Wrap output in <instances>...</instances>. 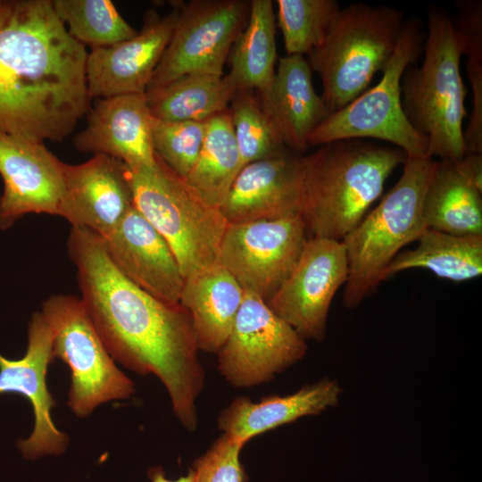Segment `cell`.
Listing matches in <instances>:
<instances>
[{"label":"cell","mask_w":482,"mask_h":482,"mask_svg":"<svg viewBox=\"0 0 482 482\" xmlns=\"http://www.w3.org/2000/svg\"><path fill=\"white\" fill-rule=\"evenodd\" d=\"M54 333L41 312L31 315L28 329V347L23 357L10 360L0 353V395L18 394L31 404L33 430L17 441V448L28 460L59 455L68 447L69 436L55 426L51 411L55 401L48 390L47 370L54 360Z\"/></svg>","instance_id":"5bb4252c"},{"label":"cell","mask_w":482,"mask_h":482,"mask_svg":"<svg viewBox=\"0 0 482 482\" xmlns=\"http://www.w3.org/2000/svg\"><path fill=\"white\" fill-rule=\"evenodd\" d=\"M402 11L363 3L338 12L325 40L308 54L322 84L321 97L331 113L344 108L383 71L404 25Z\"/></svg>","instance_id":"5b68a950"},{"label":"cell","mask_w":482,"mask_h":482,"mask_svg":"<svg viewBox=\"0 0 482 482\" xmlns=\"http://www.w3.org/2000/svg\"><path fill=\"white\" fill-rule=\"evenodd\" d=\"M240 170L229 109L206 120L202 147L185 180L206 203L220 208Z\"/></svg>","instance_id":"83f0119b"},{"label":"cell","mask_w":482,"mask_h":482,"mask_svg":"<svg viewBox=\"0 0 482 482\" xmlns=\"http://www.w3.org/2000/svg\"><path fill=\"white\" fill-rule=\"evenodd\" d=\"M237 88L229 75L187 74L145 92L153 118L206 121L229 110Z\"/></svg>","instance_id":"484cf974"},{"label":"cell","mask_w":482,"mask_h":482,"mask_svg":"<svg viewBox=\"0 0 482 482\" xmlns=\"http://www.w3.org/2000/svg\"><path fill=\"white\" fill-rule=\"evenodd\" d=\"M407 156L399 148L362 139L322 145L303 156L302 217L308 238L342 241L369 212Z\"/></svg>","instance_id":"3957f363"},{"label":"cell","mask_w":482,"mask_h":482,"mask_svg":"<svg viewBox=\"0 0 482 482\" xmlns=\"http://www.w3.org/2000/svg\"><path fill=\"white\" fill-rule=\"evenodd\" d=\"M230 104L241 169L250 162L291 151L278 137L254 91L237 90Z\"/></svg>","instance_id":"4dcf8cb0"},{"label":"cell","mask_w":482,"mask_h":482,"mask_svg":"<svg viewBox=\"0 0 482 482\" xmlns=\"http://www.w3.org/2000/svg\"><path fill=\"white\" fill-rule=\"evenodd\" d=\"M179 11L176 6L164 16L149 11L136 36L111 46L93 48L86 64L90 98L145 94L170 42Z\"/></svg>","instance_id":"2e32d148"},{"label":"cell","mask_w":482,"mask_h":482,"mask_svg":"<svg viewBox=\"0 0 482 482\" xmlns=\"http://www.w3.org/2000/svg\"><path fill=\"white\" fill-rule=\"evenodd\" d=\"M67 250L77 268L80 299L111 356L138 374L155 375L179 420L194 430L204 370L187 312L130 281L113 263L98 234L71 227Z\"/></svg>","instance_id":"6da1fadb"},{"label":"cell","mask_w":482,"mask_h":482,"mask_svg":"<svg viewBox=\"0 0 482 482\" xmlns=\"http://www.w3.org/2000/svg\"><path fill=\"white\" fill-rule=\"evenodd\" d=\"M305 340L260 296L245 292L231 331L218 353V369L237 387L272 379L306 354Z\"/></svg>","instance_id":"8fae6325"},{"label":"cell","mask_w":482,"mask_h":482,"mask_svg":"<svg viewBox=\"0 0 482 482\" xmlns=\"http://www.w3.org/2000/svg\"><path fill=\"white\" fill-rule=\"evenodd\" d=\"M117 268L155 298L179 305L185 278L162 235L134 207L118 226L102 237Z\"/></svg>","instance_id":"d6986e66"},{"label":"cell","mask_w":482,"mask_h":482,"mask_svg":"<svg viewBox=\"0 0 482 482\" xmlns=\"http://www.w3.org/2000/svg\"><path fill=\"white\" fill-rule=\"evenodd\" d=\"M434 160L407 158L401 178L342 240L348 261L343 304L357 307L378 286L381 273L427 229L423 202Z\"/></svg>","instance_id":"8992f818"},{"label":"cell","mask_w":482,"mask_h":482,"mask_svg":"<svg viewBox=\"0 0 482 482\" xmlns=\"http://www.w3.org/2000/svg\"><path fill=\"white\" fill-rule=\"evenodd\" d=\"M277 5L287 55L303 56L320 46L340 11L335 0H278Z\"/></svg>","instance_id":"f546056e"},{"label":"cell","mask_w":482,"mask_h":482,"mask_svg":"<svg viewBox=\"0 0 482 482\" xmlns=\"http://www.w3.org/2000/svg\"><path fill=\"white\" fill-rule=\"evenodd\" d=\"M148 476L152 482H195V473L191 470L186 476H181L178 479L170 480L165 477L163 470L160 467L151 469L148 471Z\"/></svg>","instance_id":"e575fe53"},{"label":"cell","mask_w":482,"mask_h":482,"mask_svg":"<svg viewBox=\"0 0 482 482\" xmlns=\"http://www.w3.org/2000/svg\"><path fill=\"white\" fill-rule=\"evenodd\" d=\"M64 162L44 142L0 133V229L29 213L57 215Z\"/></svg>","instance_id":"9a60e30c"},{"label":"cell","mask_w":482,"mask_h":482,"mask_svg":"<svg viewBox=\"0 0 482 482\" xmlns=\"http://www.w3.org/2000/svg\"><path fill=\"white\" fill-rule=\"evenodd\" d=\"M62 181L58 216L101 237L133 206L128 166L114 157L98 154L80 164L65 163Z\"/></svg>","instance_id":"e0dca14e"},{"label":"cell","mask_w":482,"mask_h":482,"mask_svg":"<svg viewBox=\"0 0 482 482\" xmlns=\"http://www.w3.org/2000/svg\"><path fill=\"white\" fill-rule=\"evenodd\" d=\"M87 58L52 0H0V133L65 139L91 108Z\"/></svg>","instance_id":"7a4b0ae2"},{"label":"cell","mask_w":482,"mask_h":482,"mask_svg":"<svg viewBox=\"0 0 482 482\" xmlns=\"http://www.w3.org/2000/svg\"><path fill=\"white\" fill-rule=\"evenodd\" d=\"M250 2L193 0L181 4L170 42L147 89L187 74L224 75L223 67L244 29Z\"/></svg>","instance_id":"30bf717a"},{"label":"cell","mask_w":482,"mask_h":482,"mask_svg":"<svg viewBox=\"0 0 482 482\" xmlns=\"http://www.w3.org/2000/svg\"><path fill=\"white\" fill-rule=\"evenodd\" d=\"M422 24L405 21L396 48L380 81L344 108L329 114L310 135L308 145L341 139L376 138L403 151L407 158L428 157V141L407 120L402 105L401 81L422 51Z\"/></svg>","instance_id":"ba28073f"},{"label":"cell","mask_w":482,"mask_h":482,"mask_svg":"<svg viewBox=\"0 0 482 482\" xmlns=\"http://www.w3.org/2000/svg\"><path fill=\"white\" fill-rule=\"evenodd\" d=\"M427 229L455 236H482V191L454 162L434 161L423 202Z\"/></svg>","instance_id":"cb8c5ba5"},{"label":"cell","mask_w":482,"mask_h":482,"mask_svg":"<svg viewBox=\"0 0 482 482\" xmlns=\"http://www.w3.org/2000/svg\"><path fill=\"white\" fill-rule=\"evenodd\" d=\"M347 278L344 243L311 237L290 274L266 303L304 340L322 341L332 300Z\"/></svg>","instance_id":"4fadbf2b"},{"label":"cell","mask_w":482,"mask_h":482,"mask_svg":"<svg viewBox=\"0 0 482 482\" xmlns=\"http://www.w3.org/2000/svg\"><path fill=\"white\" fill-rule=\"evenodd\" d=\"M243 446L222 435L194 462L195 482H246L239 459Z\"/></svg>","instance_id":"d6a6232c"},{"label":"cell","mask_w":482,"mask_h":482,"mask_svg":"<svg viewBox=\"0 0 482 482\" xmlns=\"http://www.w3.org/2000/svg\"><path fill=\"white\" fill-rule=\"evenodd\" d=\"M307 239L302 215L229 224L217 263L245 292L267 302L295 266Z\"/></svg>","instance_id":"7c38bea8"},{"label":"cell","mask_w":482,"mask_h":482,"mask_svg":"<svg viewBox=\"0 0 482 482\" xmlns=\"http://www.w3.org/2000/svg\"><path fill=\"white\" fill-rule=\"evenodd\" d=\"M340 395L337 382L324 378L295 393L268 396L258 403L237 397L220 412L218 426L223 435L245 445L261 433L337 406Z\"/></svg>","instance_id":"7402d4cb"},{"label":"cell","mask_w":482,"mask_h":482,"mask_svg":"<svg viewBox=\"0 0 482 482\" xmlns=\"http://www.w3.org/2000/svg\"><path fill=\"white\" fill-rule=\"evenodd\" d=\"M423 46L422 64L409 66L402 77L403 109L413 129L427 139L429 158L457 162L466 154L462 54L453 18L438 6L428 7Z\"/></svg>","instance_id":"277c9868"},{"label":"cell","mask_w":482,"mask_h":482,"mask_svg":"<svg viewBox=\"0 0 482 482\" xmlns=\"http://www.w3.org/2000/svg\"><path fill=\"white\" fill-rule=\"evenodd\" d=\"M69 34L91 48L111 46L129 39L137 31L110 0H52Z\"/></svg>","instance_id":"f1b7e54d"},{"label":"cell","mask_w":482,"mask_h":482,"mask_svg":"<svg viewBox=\"0 0 482 482\" xmlns=\"http://www.w3.org/2000/svg\"><path fill=\"white\" fill-rule=\"evenodd\" d=\"M303 156L287 153L245 165L220 210L229 224L302 215Z\"/></svg>","instance_id":"ac0fdd59"},{"label":"cell","mask_w":482,"mask_h":482,"mask_svg":"<svg viewBox=\"0 0 482 482\" xmlns=\"http://www.w3.org/2000/svg\"><path fill=\"white\" fill-rule=\"evenodd\" d=\"M245 291L219 263L185 278L179 304L187 312L200 350L218 353L227 340Z\"/></svg>","instance_id":"603a6c76"},{"label":"cell","mask_w":482,"mask_h":482,"mask_svg":"<svg viewBox=\"0 0 482 482\" xmlns=\"http://www.w3.org/2000/svg\"><path fill=\"white\" fill-rule=\"evenodd\" d=\"M415 249L399 253L381 273L380 281L405 270L425 269L436 277L464 282L482 274V236H455L425 229Z\"/></svg>","instance_id":"d4e9b609"},{"label":"cell","mask_w":482,"mask_h":482,"mask_svg":"<svg viewBox=\"0 0 482 482\" xmlns=\"http://www.w3.org/2000/svg\"><path fill=\"white\" fill-rule=\"evenodd\" d=\"M153 119L145 94L96 98L73 144L80 152L106 154L129 168L150 166L156 161Z\"/></svg>","instance_id":"ffe728a7"},{"label":"cell","mask_w":482,"mask_h":482,"mask_svg":"<svg viewBox=\"0 0 482 482\" xmlns=\"http://www.w3.org/2000/svg\"><path fill=\"white\" fill-rule=\"evenodd\" d=\"M54 333L53 353L71 370L67 405L79 418L108 402L130 398L135 383L116 366L81 299L65 294L44 301Z\"/></svg>","instance_id":"9c48e42d"},{"label":"cell","mask_w":482,"mask_h":482,"mask_svg":"<svg viewBox=\"0 0 482 482\" xmlns=\"http://www.w3.org/2000/svg\"><path fill=\"white\" fill-rule=\"evenodd\" d=\"M128 174L134 207L166 240L184 278L216 263L229 225L220 208L157 154L153 165L128 167Z\"/></svg>","instance_id":"52a82bcc"},{"label":"cell","mask_w":482,"mask_h":482,"mask_svg":"<svg viewBox=\"0 0 482 482\" xmlns=\"http://www.w3.org/2000/svg\"><path fill=\"white\" fill-rule=\"evenodd\" d=\"M257 95L278 137L291 151L304 150L312 132L330 114L315 91L312 70L303 55L280 58L270 87Z\"/></svg>","instance_id":"44dd1931"},{"label":"cell","mask_w":482,"mask_h":482,"mask_svg":"<svg viewBox=\"0 0 482 482\" xmlns=\"http://www.w3.org/2000/svg\"><path fill=\"white\" fill-rule=\"evenodd\" d=\"M229 77L237 90L262 94L276 72V19L271 0L250 1L246 24L237 38Z\"/></svg>","instance_id":"4316f807"},{"label":"cell","mask_w":482,"mask_h":482,"mask_svg":"<svg viewBox=\"0 0 482 482\" xmlns=\"http://www.w3.org/2000/svg\"><path fill=\"white\" fill-rule=\"evenodd\" d=\"M205 129L206 121H168L154 118L152 137L155 154L185 179L199 154Z\"/></svg>","instance_id":"1f68e13d"},{"label":"cell","mask_w":482,"mask_h":482,"mask_svg":"<svg viewBox=\"0 0 482 482\" xmlns=\"http://www.w3.org/2000/svg\"><path fill=\"white\" fill-rule=\"evenodd\" d=\"M454 162L463 177L482 191V154H467Z\"/></svg>","instance_id":"836d02e7"}]
</instances>
